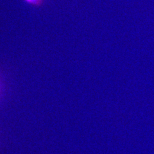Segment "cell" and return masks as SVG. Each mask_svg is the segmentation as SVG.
Returning a JSON list of instances; mask_svg holds the SVG:
<instances>
[{"label": "cell", "instance_id": "6da1fadb", "mask_svg": "<svg viewBox=\"0 0 154 154\" xmlns=\"http://www.w3.org/2000/svg\"><path fill=\"white\" fill-rule=\"evenodd\" d=\"M28 3L32 5L38 6L41 4L42 0H25Z\"/></svg>", "mask_w": 154, "mask_h": 154}]
</instances>
